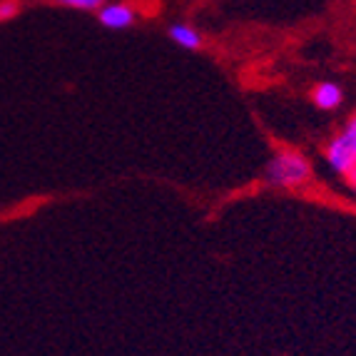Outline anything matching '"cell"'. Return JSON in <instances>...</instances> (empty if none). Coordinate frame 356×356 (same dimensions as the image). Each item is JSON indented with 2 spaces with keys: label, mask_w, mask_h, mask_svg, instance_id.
<instances>
[{
  "label": "cell",
  "mask_w": 356,
  "mask_h": 356,
  "mask_svg": "<svg viewBox=\"0 0 356 356\" xmlns=\"http://www.w3.org/2000/svg\"><path fill=\"white\" fill-rule=\"evenodd\" d=\"M312 177H314L312 165L297 149H280L264 167V182L280 190H299L312 182Z\"/></svg>",
  "instance_id": "obj_1"
},
{
  "label": "cell",
  "mask_w": 356,
  "mask_h": 356,
  "mask_svg": "<svg viewBox=\"0 0 356 356\" xmlns=\"http://www.w3.org/2000/svg\"><path fill=\"white\" fill-rule=\"evenodd\" d=\"M324 157H327L329 167H332L337 175H346L351 170V165L356 162V115H351L349 122L332 143L324 149Z\"/></svg>",
  "instance_id": "obj_2"
},
{
  "label": "cell",
  "mask_w": 356,
  "mask_h": 356,
  "mask_svg": "<svg viewBox=\"0 0 356 356\" xmlns=\"http://www.w3.org/2000/svg\"><path fill=\"white\" fill-rule=\"evenodd\" d=\"M95 13L97 23L107 30H127L137 23V10L130 3H102Z\"/></svg>",
  "instance_id": "obj_3"
},
{
  "label": "cell",
  "mask_w": 356,
  "mask_h": 356,
  "mask_svg": "<svg viewBox=\"0 0 356 356\" xmlns=\"http://www.w3.org/2000/svg\"><path fill=\"white\" fill-rule=\"evenodd\" d=\"M312 100L319 110H337L344 100V90L337 83H319L312 92Z\"/></svg>",
  "instance_id": "obj_4"
},
{
  "label": "cell",
  "mask_w": 356,
  "mask_h": 356,
  "mask_svg": "<svg viewBox=\"0 0 356 356\" xmlns=\"http://www.w3.org/2000/svg\"><path fill=\"white\" fill-rule=\"evenodd\" d=\"M167 35H170V40H172L175 45H179V48H184V50H200L202 48V35H200V33L187 23L170 25Z\"/></svg>",
  "instance_id": "obj_5"
},
{
  "label": "cell",
  "mask_w": 356,
  "mask_h": 356,
  "mask_svg": "<svg viewBox=\"0 0 356 356\" xmlns=\"http://www.w3.org/2000/svg\"><path fill=\"white\" fill-rule=\"evenodd\" d=\"M55 3L65 8H75V10H97L105 0H55Z\"/></svg>",
  "instance_id": "obj_6"
},
{
  "label": "cell",
  "mask_w": 356,
  "mask_h": 356,
  "mask_svg": "<svg viewBox=\"0 0 356 356\" xmlns=\"http://www.w3.org/2000/svg\"><path fill=\"white\" fill-rule=\"evenodd\" d=\"M18 13H20V6L15 0H3V3H0V20H10V18H15Z\"/></svg>",
  "instance_id": "obj_7"
},
{
  "label": "cell",
  "mask_w": 356,
  "mask_h": 356,
  "mask_svg": "<svg viewBox=\"0 0 356 356\" xmlns=\"http://www.w3.org/2000/svg\"><path fill=\"white\" fill-rule=\"evenodd\" d=\"M344 177H346V179H349V184H351V190H354V192H356V162H354V165H351V170H349V172H346V175H344Z\"/></svg>",
  "instance_id": "obj_8"
}]
</instances>
